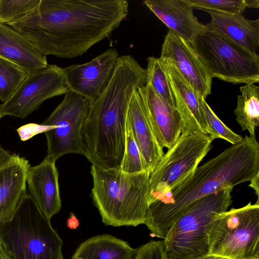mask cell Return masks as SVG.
Listing matches in <instances>:
<instances>
[{
	"mask_svg": "<svg viewBox=\"0 0 259 259\" xmlns=\"http://www.w3.org/2000/svg\"><path fill=\"white\" fill-rule=\"evenodd\" d=\"M147 60L146 84L171 107L177 108L175 95L161 59L149 57Z\"/></svg>",
	"mask_w": 259,
	"mask_h": 259,
	"instance_id": "obj_24",
	"label": "cell"
},
{
	"mask_svg": "<svg viewBox=\"0 0 259 259\" xmlns=\"http://www.w3.org/2000/svg\"><path fill=\"white\" fill-rule=\"evenodd\" d=\"M240 95L234 114L242 130H247L250 136H255L259 125V87L254 83L245 84L240 87Z\"/></svg>",
	"mask_w": 259,
	"mask_h": 259,
	"instance_id": "obj_23",
	"label": "cell"
},
{
	"mask_svg": "<svg viewBox=\"0 0 259 259\" xmlns=\"http://www.w3.org/2000/svg\"><path fill=\"white\" fill-rule=\"evenodd\" d=\"M55 162L46 157L39 164L29 166L26 178L29 195L50 220L61 208L59 174Z\"/></svg>",
	"mask_w": 259,
	"mask_h": 259,
	"instance_id": "obj_15",
	"label": "cell"
},
{
	"mask_svg": "<svg viewBox=\"0 0 259 259\" xmlns=\"http://www.w3.org/2000/svg\"><path fill=\"white\" fill-rule=\"evenodd\" d=\"M92 197L103 223L113 227L144 224L148 208V170L127 174L92 165Z\"/></svg>",
	"mask_w": 259,
	"mask_h": 259,
	"instance_id": "obj_4",
	"label": "cell"
},
{
	"mask_svg": "<svg viewBox=\"0 0 259 259\" xmlns=\"http://www.w3.org/2000/svg\"><path fill=\"white\" fill-rule=\"evenodd\" d=\"M63 244L28 194L12 217L0 224V248L6 259H64Z\"/></svg>",
	"mask_w": 259,
	"mask_h": 259,
	"instance_id": "obj_5",
	"label": "cell"
},
{
	"mask_svg": "<svg viewBox=\"0 0 259 259\" xmlns=\"http://www.w3.org/2000/svg\"><path fill=\"white\" fill-rule=\"evenodd\" d=\"M210 22L205 25L227 37L250 52L258 55L259 19L249 20L242 14L207 11Z\"/></svg>",
	"mask_w": 259,
	"mask_h": 259,
	"instance_id": "obj_21",
	"label": "cell"
},
{
	"mask_svg": "<svg viewBox=\"0 0 259 259\" xmlns=\"http://www.w3.org/2000/svg\"><path fill=\"white\" fill-rule=\"evenodd\" d=\"M73 259H80V258H73Z\"/></svg>",
	"mask_w": 259,
	"mask_h": 259,
	"instance_id": "obj_39",
	"label": "cell"
},
{
	"mask_svg": "<svg viewBox=\"0 0 259 259\" xmlns=\"http://www.w3.org/2000/svg\"><path fill=\"white\" fill-rule=\"evenodd\" d=\"M220 259H230V258H226V257H221Z\"/></svg>",
	"mask_w": 259,
	"mask_h": 259,
	"instance_id": "obj_38",
	"label": "cell"
},
{
	"mask_svg": "<svg viewBox=\"0 0 259 259\" xmlns=\"http://www.w3.org/2000/svg\"><path fill=\"white\" fill-rule=\"evenodd\" d=\"M214 140L202 133H182L150 175L148 205L166 202L171 192L193 176Z\"/></svg>",
	"mask_w": 259,
	"mask_h": 259,
	"instance_id": "obj_7",
	"label": "cell"
},
{
	"mask_svg": "<svg viewBox=\"0 0 259 259\" xmlns=\"http://www.w3.org/2000/svg\"><path fill=\"white\" fill-rule=\"evenodd\" d=\"M134 259H165L163 240H152L136 248Z\"/></svg>",
	"mask_w": 259,
	"mask_h": 259,
	"instance_id": "obj_30",
	"label": "cell"
},
{
	"mask_svg": "<svg viewBox=\"0 0 259 259\" xmlns=\"http://www.w3.org/2000/svg\"><path fill=\"white\" fill-rule=\"evenodd\" d=\"M66 224L69 229L74 230L79 226V222L75 215L73 212H71L67 220Z\"/></svg>",
	"mask_w": 259,
	"mask_h": 259,
	"instance_id": "obj_32",
	"label": "cell"
},
{
	"mask_svg": "<svg viewBox=\"0 0 259 259\" xmlns=\"http://www.w3.org/2000/svg\"><path fill=\"white\" fill-rule=\"evenodd\" d=\"M29 161L13 153L0 166V224L9 219L26 196Z\"/></svg>",
	"mask_w": 259,
	"mask_h": 259,
	"instance_id": "obj_17",
	"label": "cell"
},
{
	"mask_svg": "<svg viewBox=\"0 0 259 259\" xmlns=\"http://www.w3.org/2000/svg\"><path fill=\"white\" fill-rule=\"evenodd\" d=\"M119 168L122 171L127 174H137L148 170L136 142L127 119L125 149Z\"/></svg>",
	"mask_w": 259,
	"mask_h": 259,
	"instance_id": "obj_26",
	"label": "cell"
},
{
	"mask_svg": "<svg viewBox=\"0 0 259 259\" xmlns=\"http://www.w3.org/2000/svg\"><path fill=\"white\" fill-rule=\"evenodd\" d=\"M193 8L204 11L242 14L248 8L247 0H186Z\"/></svg>",
	"mask_w": 259,
	"mask_h": 259,
	"instance_id": "obj_29",
	"label": "cell"
},
{
	"mask_svg": "<svg viewBox=\"0 0 259 259\" xmlns=\"http://www.w3.org/2000/svg\"><path fill=\"white\" fill-rule=\"evenodd\" d=\"M118 58L117 50L110 48L87 63L63 68L70 90L95 101L107 85Z\"/></svg>",
	"mask_w": 259,
	"mask_h": 259,
	"instance_id": "obj_13",
	"label": "cell"
},
{
	"mask_svg": "<svg viewBox=\"0 0 259 259\" xmlns=\"http://www.w3.org/2000/svg\"><path fill=\"white\" fill-rule=\"evenodd\" d=\"M40 0H0V23L7 24L32 12Z\"/></svg>",
	"mask_w": 259,
	"mask_h": 259,
	"instance_id": "obj_28",
	"label": "cell"
},
{
	"mask_svg": "<svg viewBox=\"0 0 259 259\" xmlns=\"http://www.w3.org/2000/svg\"><path fill=\"white\" fill-rule=\"evenodd\" d=\"M249 186L252 188L257 197L259 196V173L255 176L250 181Z\"/></svg>",
	"mask_w": 259,
	"mask_h": 259,
	"instance_id": "obj_34",
	"label": "cell"
},
{
	"mask_svg": "<svg viewBox=\"0 0 259 259\" xmlns=\"http://www.w3.org/2000/svg\"><path fill=\"white\" fill-rule=\"evenodd\" d=\"M92 101L70 91L62 101L42 123L55 126L45 133L47 157L56 161L69 153L85 156L82 133Z\"/></svg>",
	"mask_w": 259,
	"mask_h": 259,
	"instance_id": "obj_10",
	"label": "cell"
},
{
	"mask_svg": "<svg viewBox=\"0 0 259 259\" xmlns=\"http://www.w3.org/2000/svg\"><path fill=\"white\" fill-rule=\"evenodd\" d=\"M209 255L259 259V201L220 214L209 233Z\"/></svg>",
	"mask_w": 259,
	"mask_h": 259,
	"instance_id": "obj_9",
	"label": "cell"
},
{
	"mask_svg": "<svg viewBox=\"0 0 259 259\" xmlns=\"http://www.w3.org/2000/svg\"><path fill=\"white\" fill-rule=\"evenodd\" d=\"M192 44L212 77L234 83L259 82V56L205 27Z\"/></svg>",
	"mask_w": 259,
	"mask_h": 259,
	"instance_id": "obj_8",
	"label": "cell"
},
{
	"mask_svg": "<svg viewBox=\"0 0 259 259\" xmlns=\"http://www.w3.org/2000/svg\"><path fill=\"white\" fill-rule=\"evenodd\" d=\"M11 156L12 154L5 150L0 145V166L8 161Z\"/></svg>",
	"mask_w": 259,
	"mask_h": 259,
	"instance_id": "obj_33",
	"label": "cell"
},
{
	"mask_svg": "<svg viewBox=\"0 0 259 259\" xmlns=\"http://www.w3.org/2000/svg\"><path fill=\"white\" fill-rule=\"evenodd\" d=\"M143 4L169 29L188 41L192 42L205 27L186 0H145Z\"/></svg>",
	"mask_w": 259,
	"mask_h": 259,
	"instance_id": "obj_19",
	"label": "cell"
},
{
	"mask_svg": "<svg viewBox=\"0 0 259 259\" xmlns=\"http://www.w3.org/2000/svg\"><path fill=\"white\" fill-rule=\"evenodd\" d=\"M55 127V126H49L36 123H29L20 127L17 129L18 133L22 141H26L34 136Z\"/></svg>",
	"mask_w": 259,
	"mask_h": 259,
	"instance_id": "obj_31",
	"label": "cell"
},
{
	"mask_svg": "<svg viewBox=\"0 0 259 259\" xmlns=\"http://www.w3.org/2000/svg\"><path fill=\"white\" fill-rule=\"evenodd\" d=\"M70 91L63 68L48 64L29 73L12 96L6 102L0 104V112L3 116L24 119L46 100Z\"/></svg>",
	"mask_w": 259,
	"mask_h": 259,
	"instance_id": "obj_11",
	"label": "cell"
},
{
	"mask_svg": "<svg viewBox=\"0 0 259 259\" xmlns=\"http://www.w3.org/2000/svg\"><path fill=\"white\" fill-rule=\"evenodd\" d=\"M128 14L126 0H40L8 25L42 55L72 58L108 37Z\"/></svg>",
	"mask_w": 259,
	"mask_h": 259,
	"instance_id": "obj_1",
	"label": "cell"
},
{
	"mask_svg": "<svg viewBox=\"0 0 259 259\" xmlns=\"http://www.w3.org/2000/svg\"><path fill=\"white\" fill-rule=\"evenodd\" d=\"M127 119L151 174L162 159L164 152L157 141L152 123L138 90L134 92L129 104Z\"/></svg>",
	"mask_w": 259,
	"mask_h": 259,
	"instance_id": "obj_18",
	"label": "cell"
},
{
	"mask_svg": "<svg viewBox=\"0 0 259 259\" xmlns=\"http://www.w3.org/2000/svg\"><path fill=\"white\" fill-rule=\"evenodd\" d=\"M160 58L175 95L177 109L182 122V133H202L211 136L201 107L202 98L170 61Z\"/></svg>",
	"mask_w": 259,
	"mask_h": 259,
	"instance_id": "obj_14",
	"label": "cell"
},
{
	"mask_svg": "<svg viewBox=\"0 0 259 259\" xmlns=\"http://www.w3.org/2000/svg\"><path fill=\"white\" fill-rule=\"evenodd\" d=\"M136 248L109 234L92 237L77 248L71 259H134Z\"/></svg>",
	"mask_w": 259,
	"mask_h": 259,
	"instance_id": "obj_22",
	"label": "cell"
},
{
	"mask_svg": "<svg viewBox=\"0 0 259 259\" xmlns=\"http://www.w3.org/2000/svg\"><path fill=\"white\" fill-rule=\"evenodd\" d=\"M201 107L205 121L207 124L210 132L211 136L216 139H223L232 145L240 142L243 138L229 128L217 116L205 99H201Z\"/></svg>",
	"mask_w": 259,
	"mask_h": 259,
	"instance_id": "obj_27",
	"label": "cell"
},
{
	"mask_svg": "<svg viewBox=\"0 0 259 259\" xmlns=\"http://www.w3.org/2000/svg\"><path fill=\"white\" fill-rule=\"evenodd\" d=\"M146 83V70L131 55L118 57L104 90L92 102L84 126L85 156L103 169L120 167L124 155L129 104Z\"/></svg>",
	"mask_w": 259,
	"mask_h": 259,
	"instance_id": "obj_2",
	"label": "cell"
},
{
	"mask_svg": "<svg viewBox=\"0 0 259 259\" xmlns=\"http://www.w3.org/2000/svg\"><path fill=\"white\" fill-rule=\"evenodd\" d=\"M0 58L18 65L28 74L48 65L46 56L26 37L7 24L1 23Z\"/></svg>",
	"mask_w": 259,
	"mask_h": 259,
	"instance_id": "obj_20",
	"label": "cell"
},
{
	"mask_svg": "<svg viewBox=\"0 0 259 259\" xmlns=\"http://www.w3.org/2000/svg\"><path fill=\"white\" fill-rule=\"evenodd\" d=\"M222 257L212 255H208L201 257L196 258L194 259H220ZM165 259H167L165 256Z\"/></svg>",
	"mask_w": 259,
	"mask_h": 259,
	"instance_id": "obj_35",
	"label": "cell"
},
{
	"mask_svg": "<svg viewBox=\"0 0 259 259\" xmlns=\"http://www.w3.org/2000/svg\"><path fill=\"white\" fill-rule=\"evenodd\" d=\"M0 259H6L4 254L0 248Z\"/></svg>",
	"mask_w": 259,
	"mask_h": 259,
	"instance_id": "obj_36",
	"label": "cell"
},
{
	"mask_svg": "<svg viewBox=\"0 0 259 259\" xmlns=\"http://www.w3.org/2000/svg\"><path fill=\"white\" fill-rule=\"evenodd\" d=\"M259 173V143L245 136L198 167L193 176L174 189L165 203L148 205L144 224L153 236L164 238L172 224L192 202L204 196L251 180Z\"/></svg>",
	"mask_w": 259,
	"mask_h": 259,
	"instance_id": "obj_3",
	"label": "cell"
},
{
	"mask_svg": "<svg viewBox=\"0 0 259 259\" xmlns=\"http://www.w3.org/2000/svg\"><path fill=\"white\" fill-rule=\"evenodd\" d=\"M233 188L200 198L189 205L167 232V259H194L209 255V233L215 219L232 204Z\"/></svg>",
	"mask_w": 259,
	"mask_h": 259,
	"instance_id": "obj_6",
	"label": "cell"
},
{
	"mask_svg": "<svg viewBox=\"0 0 259 259\" xmlns=\"http://www.w3.org/2000/svg\"><path fill=\"white\" fill-rule=\"evenodd\" d=\"M3 117V116L2 115L1 112H0V119Z\"/></svg>",
	"mask_w": 259,
	"mask_h": 259,
	"instance_id": "obj_37",
	"label": "cell"
},
{
	"mask_svg": "<svg viewBox=\"0 0 259 259\" xmlns=\"http://www.w3.org/2000/svg\"><path fill=\"white\" fill-rule=\"evenodd\" d=\"M160 146L170 148L182 132V122L177 108L171 107L148 84L138 89Z\"/></svg>",
	"mask_w": 259,
	"mask_h": 259,
	"instance_id": "obj_16",
	"label": "cell"
},
{
	"mask_svg": "<svg viewBox=\"0 0 259 259\" xmlns=\"http://www.w3.org/2000/svg\"><path fill=\"white\" fill-rule=\"evenodd\" d=\"M28 74L14 63L0 58V100L6 102Z\"/></svg>",
	"mask_w": 259,
	"mask_h": 259,
	"instance_id": "obj_25",
	"label": "cell"
},
{
	"mask_svg": "<svg viewBox=\"0 0 259 259\" xmlns=\"http://www.w3.org/2000/svg\"><path fill=\"white\" fill-rule=\"evenodd\" d=\"M160 58L170 61L201 98L211 94L212 77L192 42L169 29Z\"/></svg>",
	"mask_w": 259,
	"mask_h": 259,
	"instance_id": "obj_12",
	"label": "cell"
}]
</instances>
